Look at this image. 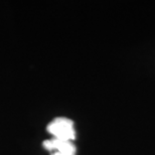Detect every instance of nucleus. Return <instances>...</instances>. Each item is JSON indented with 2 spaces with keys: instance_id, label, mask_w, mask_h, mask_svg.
I'll use <instances>...</instances> for the list:
<instances>
[{
  "instance_id": "1",
  "label": "nucleus",
  "mask_w": 155,
  "mask_h": 155,
  "mask_svg": "<svg viewBox=\"0 0 155 155\" xmlns=\"http://www.w3.org/2000/svg\"><path fill=\"white\" fill-rule=\"evenodd\" d=\"M48 131L54 136L55 139L63 141H73L76 139L74 122L68 118L58 117L48 125Z\"/></svg>"
},
{
  "instance_id": "2",
  "label": "nucleus",
  "mask_w": 155,
  "mask_h": 155,
  "mask_svg": "<svg viewBox=\"0 0 155 155\" xmlns=\"http://www.w3.org/2000/svg\"><path fill=\"white\" fill-rule=\"evenodd\" d=\"M43 147L48 151H54L51 155H76V146L72 141L51 139L43 141Z\"/></svg>"
}]
</instances>
